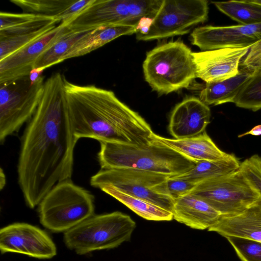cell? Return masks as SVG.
<instances>
[{
    "label": "cell",
    "instance_id": "cell-1",
    "mask_svg": "<svg viewBox=\"0 0 261 261\" xmlns=\"http://www.w3.org/2000/svg\"><path fill=\"white\" fill-rule=\"evenodd\" d=\"M65 80L57 72L45 81L39 105L22 137L18 182L31 208L72 174L74 150L79 140L65 106Z\"/></svg>",
    "mask_w": 261,
    "mask_h": 261
},
{
    "label": "cell",
    "instance_id": "cell-2",
    "mask_svg": "<svg viewBox=\"0 0 261 261\" xmlns=\"http://www.w3.org/2000/svg\"><path fill=\"white\" fill-rule=\"evenodd\" d=\"M65 103L74 135L100 142L141 145L154 133L137 112L111 90L65 80Z\"/></svg>",
    "mask_w": 261,
    "mask_h": 261
},
{
    "label": "cell",
    "instance_id": "cell-3",
    "mask_svg": "<svg viewBox=\"0 0 261 261\" xmlns=\"http://www.w3.org/2000/svg\"><path fill=\"white\" fill-rule=\"evenodd\" d=\"M151 139L141 145L100 142L97 158L101 169L131 168L171 177L186 172L195 165V162Z\"/></svg>",
    "mask_w": 261,
    "mask_h": 261
},
{
    "label": "cell",
    "instance_id": "cell-4",
    "mask_svg": "<svg viewBox=\"0 0 261 261\" xmlns=\"http://www.w3.org/2000/svg\"><path fill=\"white\" fill-rule=\"evenodd\" d=\"M192 53L181 40L153 48L143 63L145 81L160 95L188 88L196 78Z\"/></svg>",
    "mask_w": 261,
    "mask_h": 261
},
{
    "label": "cell",
    "instance_id": "cell-5",
    "mask_svg": "<svg viewBox=\"0 0 261 261\" xmlns=\"http://www.w3.org/2000/svg\"><path fill=\"white\" fill-rule=\"evenodd\" d=\"M136 227L129 216L119 211L94 214L64 232L63 241L69 249L84 255L129 241Z\"/></svg>",
    "mask_w": 261,
    "mask_h": 261
},
{
    "label": "cell",
    "instance_id": "cell-6",
    "mask_svg": "<svg viewBox=\"0 0 261 261\" xmlns=\"http://www.w3.org/2000/svg\"><path fill=\"white\" fill-rule=\"evenodd\" d=\"M38 206L40 223L54 232H65L95 214L94 195L71 179L57 184Z\"/></svg>",
    "mask_w": 261,
    "mask_h": 261
},
{
    "label": "cell",
    "instance_id": "cell-7",
    "mask_svg": "<svg viewBox=\"0 0 261 261\" xmlns=\"http://www.w3.org/2000/svg\"><path fill=\"white\" fill-rule=\"evenodd\" d=\"M163 0H95L69 19L66 26L78 31H90L113 25L137 27L143 18L153 19Z\"/></svg>",
    "mask_w": 261,
    "mask_h": 261
},
{
    "label": "cell",
    "instance_id": "cell-8",
    "mask_svg": "<svg viewBox=\"0 0 261 261\" xmlns=\"http://www.w3.org/2000/svg\"><path fill=\"white\" fill-rule=\"evenodd\" d=\"M169 177L136 169H100L91 177L90 183L93 187L99 189L106 186H112L123 193L172 212L174 199L168 188Z\"/></svg>",
    "mask_w": 261,
    "mask_h": 261
},
{
    "label": "cell",
    "instance_id": "cell-9",
    "mask_svg": "<svg viewBox=\"0 0 261 261\" xmlns=\"http://www.w3.org/2000/svg\"><path fill=\"white\" fill-rule=\"evenodd\" d=\"M32 84L29 75L0 83V142L30 120L40 101L45 81Z\"/></svg>",
    "mask_w": 261,
    "mask_h": 261
},
{
    "label": "cell",
    "instance_id": "cell-10",
    "mask_svg": "<svg viewBox=\"0 0 261 261\" xmlns=\"http://www.w3.org/2000/svg\"><path fill=\"white\" fill-rule=\"evenodd\" d=\"M190 194L207 203L222 217L239 214L260 197L239 169L203 180Z\"/></svg>",
    "mask_w": 261,
    "mask_h": 261
},
{
    "label": "cell",
    "instance_id": "cell-11",
    "mask_svg": "<svg viewBox=\"0 0 261 261\" xmlns=\"http://www.w3.org/2000/svg\"><path fill=\"white\" fill-rule=\"evenodd\" d=\"M206 0H163L148 33H136L138 40L168 38L188 33L190 29L208 18Z\"/></svg>",
    "mask_w": 261,
    "mask_h": 261
},
{
    "label": "cell",
    "instance_id": "cell-12",
    "mask_svg": "<svg viewBox=\"0 0 261 261\" xmlns=\"http://www.w3.org/2000/svg\"><path fill=\"white\" fill-rule=\"evenodd\" d=\"M0 251L2 254L16 253L38 259H50L57 254L55 243L44 230L24 222L1 229Z\"/></svg>",
    "mask_w": 261,
    "mask_h": 261
},
{
    "label": "cell",
    "instance_id": "cell-13",
    "mask_svg": "<svg viewBox=\"0 0 261 261\" xmlns=\"http://www.w3.org/2000/svg\"><path fill=\"white\" fill-rule=\"evenodd\" d=\"M260 39L261 23L223 27L202 26L195 28L190 35L192 44L202 51L250 47Z\"/></svg>",
    "mask_w": 261,
    "mask_h": 261
},
{
    "label": "cell",
    "instance_id": "cell-14",
    "mask_svg": "<svg viewBox=\"0 0 261 261\" xmlns=\"http://www.w3.org/2000/svg\"><path fill=\"white\" fill-rule=\"evenodd\" d=\"M250 47L223 48L193 52L196 77L206 83L222 81L237 75L241 59Z\"/></svg>",
    "mask_w": 261,
    "mask_h": 261
},
{
    "label": "cell",
    "instance_id": "cell-15",
    "mask_svg": "<svg viewBox=\"0 0 261 261\" xmlns=\"http://www.w3.org/2000/svg\"><path fill=\"white\" fill-rule=\"evenodd\" d=\"M66 27L61 22L40 37L0 60V83L28 75L40 55Z\"/></svg>",
    "mask_w": 261,
    "mask_h": 261
},
{
    "label": "cell",
    "instance_id": "cell-16",
    "mask_svg": "<svg viewBox=\"0 0 261 261\" xmlns=\"http://www.w3.org/2000/svg\"><path fill=\"white\" fill-rule=\"evenodd\" d=\"M209 107L199 98L189 96L184 99L171 112L168 129L174 139L197 136L204 132L210 123Z\"/></svg>",
    "mask_w": 261,
    "mask_h": 261
},
{
    "label": "cell",
    "instance_id": "cell-17",
    "mask_svg": "<svg viewBox=\"0 0 261 261\" xmlns=\"http://www.w3.org/2000/svg\"><path fill=\"white\" fill-rule=\"evenodd\" d=\"M207 230L225 238L236 237L261 242V197L239 214L221 216Z\"/></svg>",
    "mask_w": 261,
    "mask_h": 261
},
{
    "label": "cell",
    "instance_id": "cell-18",
    "mask_svg": "<svg viewBox=\"0 0 261 261\" xmlns=\"http://www.w3.org/2000/svg\"><path fill=\"white\" fill-rule=\"evenodd\" d=\"M172 213L176 221L198 230L208 229L221 216L207 203L191 194L174 200Z\"/></svg>",
    "mask_w": 261,
    "mask_h": 261
},
{
    "label": "cell",
    "instance_id": "cell-19",
    "mask_svg": "<svg viewBox=\"0 0 261 261\" xmlns=\"http://www.w3.org/2000/svg\"><path fill=\"white\" fill-rule=\"evenodd\" d=\"M151 137L195 163L219 160L229 155L219 149L205 131L194 137L179 139L167 138L154 133Z\"/></svg>",
    "mask_w": 261,
    "mask_h": 261
},
{
    "label": "cell",
    "instance_id": "cell-20",
    "mask_svg": "<svg viewBox=\"0 0 261 261\" xmlns=\"http://www.w3.org/2000/svg\"><path fill=\"white\" fill-rule=\"evenodd\" d=\"M23 13L52 18L67 22L87 6L84 0H11Z\"/></svg>",
    "mask_w": 261,
    "mask_h": 261
},
{
    "label": "cell",
    "instance_id": "cell-21",
    "mask_svg": "<svg viewBox=\"0 0 261 261\" xmlns=\"http://www.w3.org/2000/svg\"><path fill=\"white\" fill-rule=\"evenodd\" d=\"M137 27L113 25L91 30L80 38L62 57L61 62L86 55L123 35L136 33Z\"/></svg>",
    "mask_w": 261,
    "mask_h": 261
},
{
    "label": "cell",
    "instance_id": "cell-22",
    "mask_svg": "<svg viewBox=\"0 0 261 261\" xmlns=\"http://www.w3.org/2000/svg\"><path fill=\"white\" fill-rule=\"evenodd\" d=\"M253 71V69L243 67L233 77L222 81L206 83L200 91L199 98L208 106L234 103Z\"/></svg>",
    "mask_w": 261,
    "mask_h": 261
},
{
    "label": "cell",
    "instance_id": "cell-23",
    "mask_svg": "<svg viewBox=\"0 0 261 261\" xmlns=\"http://www.w3.org/2000/svg\"><path fill=\"white\" fill-rule=\"evenodd\" d=\"M241 162L233 154L216 161L198 162L186 172L171 177L197 184L203 180L230 173L239 169Z\"/></svg>",
    "mask_w": 261,
    "mask_h": 261
},
{
    "label": "cell",
    "instance_id": "cell-24",
    "mask_svg": "<svg viewBox=\"0 0 261 261\" xmlns=\"http://www.w3.org/2000/svg\"><path fill=\"white\" fill-rule=\"evenodd\" d=\"M100 190L116 199L146 220L169 221L173 219L172 212L148 201L123 193L112 186H106Z\"/></svg>",
    "mask_w": 261,
    "mask_h": 261
},
{
    "label": "cell",
    "instance_id": "cell-25",
    "mask_svg": "<svg viewBox=\"0 0 261 261\" xmlns=\"http://www.w3.org/2000/svg\"><path fill=\"white\" fill-rule=\"evenodd\" d=\"M90 31H78L66 26L53 44L38 58L34 68L44 67L46 69L61 62V59L71 47Z\"/></svg>",
    "mask_w": 261,
    "mask_h": 261
},
{
    "label": "cell",
    "instance_id": "cell-26",
    "mask_svg": "<svg viewBox=\"0 0 261 261\" xmlns=\"http://www.w3.org/2000/svg\"><path fill=\"white\" fill-rule=\"evenodd\" d=\"M222 13L241 25L261 23V6L251 0L212 2Z\"/></svg>",
    "mask_w": 261,
    "mask_h": 261
},
{
    "label": "cell",
    "instance_id": "cell-27",
    "mask_svg": "<svg viewBox=\"0 0 261 261\" xmlns=\"http://www.w3.org/2000/svg\"><path fill=\"white\" fill-rule=\"evenodd\" d=\"M238 107L253 112L261 109V69L253 73L240 91L234 102Z\"/></svg>",
    "mask_w": 261,
    "mask_h": 261
},
{
    "label": "cell",
    "instance_id": "cell-28",
    "mask_svg": "<svg viewBox=\"0 0 261 261\" xmlns=\"http://www.w3.org/2000/svg\"><path fill=\"white\" fill-rule=\"evenodd\" d=\"M56 27L44 28L30 34L0 38V60L27 45Z\"/></svg>",
    "mask_w": 261,
    "mask_h": 261
},
{
    "label": "cell",
    "instance_id": "cell-29",
    "mask_svg": "<svg viewBox=\"0 0 261 261\" xmlns=\"http://www.w3.org/2000/svg\"><path fill=\"white\" fill-rule=\"evenodd\" d=\"M226 239L242 261H261V242L236 237Z\"/></svg>",
    "mask_w": 261,
    "mask_h": 261
},
{
    "label": "cell",
    "instance_id": "cell-30",
    "mask_svg": "<svg viewBox=\"0 0 261 261\" xmlns=\"http://www.w3.org/2000/svg\"><path fill=\"white\" fill-rule=\"evenodd\" d=\"M239 169L261 197V157L252 155L241 162Z\"/></svg>",
    "mask_w": 261,
    "mask_h": 261
},
{
    "label": "cell",
    "instance_id": "cell-31",
    "mask_svg": "<svg viewBox=\"0 0 261 261\" xmlns=\"http://www.w3.org/2000/svg\"><path fill=\"white\" fill-rule=\"evenodd\" d=\"M196 185L186 180L173 178L171 176L167 180L169 193L174 200L190 194Z\"/></svg>",
    "mask_w": 261,
    "mask_h": 261
},
{
    "label": "cell",
    "instance_id": "cell-32",
    "mask_svg": "<svg viewBox=\"0 0 261 261\" xmlns=\"http://www.w3.org/2000/svg\"><path fill=\"white\" fill-rule=\"evenodd\" d=\"M261 62V39L252 45L242 62L244 68L254 69Z\"/></svg>",
    "mask_w": 261,
    "mask_h": 261
},
{
    "label": "cell",
    "instance_id": "cell-33",
    "mask_svg": "<svg viewBox=\"0 0 261 261\" xmlns=\"http://www.w3.org/2000/svg\"><path fill=\"white\" fill-rule=\"evenodd\" d=\"M45 69L44 67L34 68L30 71L29 77L32 84L35 83L42 76V73Z\"/></svg>",
    "mask_w": 261,
    "mask_h": 261
},
{
    "label": "cell",
    "instance_id": "cell-34",
    "mask_svg": "<svg viewBox=\"0 0 261 261\" xmlns=\"http://www.w3.org/2000/svg\"><path fill=\"white\" fill-rule=\"evenodd\" d=\"M251 135L254 136H259L261 135V124L257 125L252 128L250 130L238 136L239 138L243 137L245 136Z\"/></svg>",
    "mask_w": 261,
    "mask_h": 261
},
{
    "label": "cell",
    "instance_id": "cell-35",
    "mask_svg": "<svg viewBox=\"0 0 261 261\" xmlns=\"http://www.w3.org/2000/svg\"><path fill=\"white\" fill-rule=\"evenodd\" d=\"M6 176L2 168L1 169L0 171V188L2 190L6 185Z\"/></svg>",
    "mask_w": 261,
    "mask_h": 261
},
{
    "label": "cell",
    "instance_id": "cell-36",
    "mask_svg": "<svg viewBox=\"0 0 261 261\" xmlns=\"http://www.w3.org/2000/svg\"><path fill=\"white\" fill-rule=\"evenodd\" d=\"M251 1L253 3L261 6V0H251Z\"/></svg>",
    "mask_w": 261,
    "mask_h": 261
},
{
    "label": "cell",
    "instance_id": "cell-37",
    "mask_svg": "<svg viewBox=\"0 0 261 261\" xmlns=\"http://www.w3.org/2000/svg\"><path fill=\"white\" fill-rule=\"evenodd\" d=\"M256 68L261 69V62L260 63H259L254 69H256Z\"/></svg>",
    "mask_w": 261,
    "mask_h": 261
}]
</instances>
